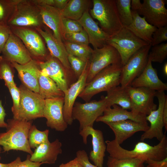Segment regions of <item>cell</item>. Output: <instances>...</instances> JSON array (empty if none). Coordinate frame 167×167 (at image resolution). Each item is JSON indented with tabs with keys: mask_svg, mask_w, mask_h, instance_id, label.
I'll return each mask as SVG.
<instances>
[{
	"mask_svg": "<svg viewBox=\"0 0 167 167\" xmlns=\"http://www.w3.org/2000/svg\"><path fill=\"white\" fill-rule=\"evenodd\" d=\"M125 88L131 99V111L134 113L146 116L156 109L157 105L154 101L156 91L144 87L134 88L131 86Z\"/></svg>",
	"mask_w": 167,
	"mask_h": 167,
	"instance_id": "7c38bea8",
	"label": "cell"
},
{
	"mask_svg": "<svg viewBox=\"0 0 167 167\" xmlns=\"http://www.w3.org/2000/svg\"><path fill=\"white\" fill-rule=\"evenodd\" d=\"M112 106V108L109 107L106 108L103 114L99 117L96 121L105 123L131 120L138 122L148 123L146 116L135 114L116 105H113Z\"/></svg>",
	"mask_w": 167,
	"mask_h": 167,
	"instance_id": "4316f807",
	"label": "cell"
},
{
	"mask_svg": "<svg viewBox=\"0 0 167 167\" xmlns=\"http://www.w3.org/2000/svg\"><path fill=\"white\" fill-rule=\"evenodd\" d=\"M68 60L74 75L77 79L87 66L89 60L86 62L70 54H68Z\"/></svg>",
	"mask_w": 167,
	"mask_h": 167,
	"instance_id": "f35d334b",
	"label": "cell"
},
{
	"mask_svg": "<svg viewBox=\"0 0 167 167\" xmlns=\"http://www.w3.org/2000/svg\"><path fill=\"white\" fill-rule=\"evenodd\" d=\"M163 167H167V165L165 166H164Z\"/></svg>",
	"mask_w": 167,
	"mask_h": 167,
	"instance_id": "680465c9",
	"label": "cell"
},
{
	"mask_svg": "<svg viewBox=\"0 0 167 167\" xmlns=\"http://www.w3.org/2000/svg\"><path fill=\"white\" fill-rule=\"evenodd\" d=\"M2 56L10 62L25 64L32 58L21 40L12 32L4 46Z\"/></svg>",
	"mask_w": 167,
	"mask_h": 167,
	"instance_id": "ac0fdd59",
	"label": "cell"
},
{
	"mask_svg": "<svg viewBox=\"0 0 167 167\" xmlns=\"http://www.w3.org/2000/svg\"><path fill=\"white\" fill-rule=\"evenodd\" d=\"M20 0H0V23L6 24Z\"/></svg>",
	"mask_w": 167,
	"mask_h": 167,
	"instance_id": "e575fe53",
	"label": "cell"
},
{
	"mask_svg": "<svg viewBox=\"0 0 167 167\" xmlns=\"http://www.w3.org/2000/svg\"><path fill=\"white\" fill-rule=\"evenodd\" d=\"M149 54L152 62L162 63L167 56V43H162L151 47Z\"/></svg>",
	"mask_w": 167,
	"mask_h": 167,
	"instance_id": "74e56055",
	"label": "cell"
},
{
	"mask_svg": "<svg viewBox=\"0 0 167 167\" xmlns=\"http://www.w3.org/2000/svg\"><path fill=\"white\" fill-rule=\"evenodd\" d=\"M133 20L125 27L136 36L149 44L152 41V36L157 28L149 24L144 17H141L136 11L131 10Z\"/></svg>",
	"mask_w": 167,
	"mask_h": 167,
	"instance_id": "83f0119b",
	"label": "cell"
},
{
	"mask_svg": "<svg viewBox=\"0 0 167 167\" xmlns=\"http://www.w3.org/2000/svg\"><path fill=\"white\" fill-rule=\"evenodd\" d=\"M146 167H155L151 164H148V165Z\"/></svg>",
	"mask_w": 167,
	"mask_h": 167,
	"instance_id": "9f6ffc18",
	"label": "cell"
},
{
	"mask_svg": "<svg viewBox=\"0 0 167 167\" xmlns=\"http://www.w3.org/2000/svg\"><path fill=\"white\" fill-rule=\"evenodd\" d=\"M38 94L44 99L64 97V93L56 83L49 77L40 72L38 79Z\"/></svg>",
	"mask_w": 167,
	"mask_h": 167,
	"instance_id": "f1b7e54d",
	"label": "cell"
},
{
	"mask_svg": "<svg viewBox=\"0 0 167 167\" xmlns=\"http://www.w3.org/2000/svg\"><path fill=\"white\" fill-rule=\"evenodd\" d=\"M76 157L84 167H97L89 161L87 154L84 150H79L76 153Z\"/></svg>",
	"mask_w": 167,
	"mask_h": 167,
	"instance_id": "bcb514c9",
	"label": "cell"
},
{
	"mask_svg": "<svg viewBox=\"0 0 167 167\" xmlns=\"http://www.w3.org/2000/svg\"><path fill=\"white\" fill-rule=\"evenodd\" d=\"M155 96L158 99L157 109L152 111L146 117V120L150 123L149 129L141 135L140 140L156 138L159 141L163 138L165 134L163 132L164 125L163 119V111L167 96L164 92L156 91Z\"/></svg>",
	"mask_w": 167,
	"mask_h": 167,
	"instance_id": "5bb4252c",
	"label": "cell"
},
{
	"mask_svg": "<svg viewBox=\"0 0 167 167\" xmlns=\"http://www.w3.org/2000/svg\"><path fill=\"white\" fill-rule=\"evenodd\" d=\"M14 69L10 62L0 56V79L3 80L5 84L16 85L14 79Z\"/></svg>",
	"mask_w": 167,
	"mask_h": 167,
	"instance_id": "8d00e7d4",
	"label": "cell"
},
{
	"mask_svg": "<svg viewBox=\"0 0 167 167\" xmlns=\"http://www.w3.org/2000/svg\"><path fill=\"white\" fill-rule=\"evenodd\" d=\"M122 66L121 63L110 65L97 74L79 96L85 102L101 92H107L120 84V76Z\"/></svg>",
	"mask_w": 167,
	"mask_h": 167,
	"instance_id": "3957f363",
	"label": "cell"
},
{
	"mask_svg": "<svg viewBox=\"0 0 167 167\" xmlns=\"http://www.w3.org/2000/svg\"><path fill=\"white\" fill-rule=\"evenodd\" d=\"M12 33L22 41L32 58L37 61L45 60L47 54L43 39L35 29L24 27H10Z\"/></svg>",
	"mask_w": 167,
	"mask_h": 167,
	"instance_id": "8fae6325",
	"label": "cell"
},
{
	"mask_svg": "<svg viewBox=\"0 0 167 167\" xmlns=\"http://www.w3.org/2000/svg\"><path fill=\"white\" fill-rule=\"evenodd\" d=\"M1 151H2V148H1V146H0V154L1 152ZM1 159V157L0 156V160Z\"/></svg>",
	"mask_w": 167,
	"mask_h": 167,
	"instance_id": "6f0895ef",
	"label": "cell"
},
{
	"mask_svg": "<svg viewBox=\"0 0 167 167\" xmlns=\"http://www.w3.org/2000/svg\"><path fill=\"white\" fill-rule=\"evenodd\" d=\"M6 24L10 27H24L36 29L44 28L38 6L32 0H20Z\"/></svg>",
	"mask_w": 167,
	"mask_h": 167,
	"instance_id": "5b68a950",
	"label": "cell"
},
{
	"mask_svg": "<svg viewBox=\"0 0 167 167\" xmlns=\"http://www.w3.org/2000/svg\"><path fill=\"white\" fill-rule=\"evenodd\" d=\"M118 53L121 63L124 66L129 58L142 47L149 44L140 39L125 27L111 36L107 42Z\"/></svg>",
	"mask_w": 167,
	"mask_h": 167,
	"instance_id": "52a82bcc",
	"label": "cell"
},
{
	"mask_svg": "<svg viewBox=\"0 0 167 167\" xmlns=\"http://www.w3.org/2000/svg\"><path fill=\"white\" fill-rule=\"evenodd\" d=\"M64 97L45 99L43 111L47 126L59 131H65L68 125L63 115Z\"/></svg>",
	"mask_w": 167,
	"mask_h": 167,
	"instance_id": "9a60e30c",
	"label": "cell"
},
{
	"mask_svg": "<svg viewBox=\"0 0 167 167\" xmlns=\"http://www.w3.org/2000/svg\"><path fill=\"white\" fill-rule=\"evenodd\" d=\"M62 144L58 139L54 141L42 143L35 149L31 155L30 160L32 162L48 164L55 163L58 156L62 153Z\"/></svg>",
	"mask_w": 167,
	"mask_h": 167,
	"instance_id": "484cf974",
	"label": "cell"
},
{
	"mask_svg": "<svg viewBox=\"0 0 167 167\" xmlns=\"http://www.w3.org/2000/svg\"><path fill=\"white\" fill-rule=\"evenodd\" d=\"M112 105L106 96L99 101L92 100L85 103L75 102L72 110V118L73 120L79 121L80 131L86 127H93L97 119L103 114L106 108Z\"/></svg>",
	"mask_w": 167,
	"mask_h": 167,
	"instance_id": "8992f818",
	"label": "cell"
},
{
	"mask_svg": "<svg viewBox=\"0 0 167 167\" xmlns=\"http://www.w3.org/2000/svg\"><path fill=\"white\" fill-rule=\"evenodd\" d=\"M64 41L75 44L88 45L89 41L87 33L83 30L79 32L74 33L65 32Z\"/></svg>",
	"mask_w": 167,
	"mask_h": 167,
	"instance_id": "ab89813d",
	"label": "cell"
},
{
	"mask_svg": "<svg viewBox=\"0 0 167 167\" xmlns=\"http://www.w3.org/2000/svg\"><path fill=\"white\" fill-rule=\"evenodd\" d=\"M142 7V3L140 0H131V10L139 12Z\"/></svg>",
	"mask_w": 167,
	"mask_h": 167,
	"instance_id": "681fc988",
	"label": "cell"
},
{
	"mask_svg": "<svg viewBox=\"0 0 167 167\" xmlns=\"http://www.w3.org/2000/svg\"><path fill=\"white\" fill-rule=\"evenodd\" d=\"M63 43L68 54L78 57L85 61H88L93 49L88 45L64 41Z\"/></svg>",
	"mask_w": 167,
	"mask_h": 167,
	"instance_id": "1f68e13d",
	"label": "cell"
},
{
	"mask_svg": "<svg viewBox=\"0 0 167 167\" xmlns=\"http://www.w3.org/2000/svg\"><path fill=\"white\" fill-rule=\"evenodd\" d=\"M151 57L148 55L147 65L142 73L132 82L134 88L144 87L156 91L164 92L167 90V84L158 77L156 70L152 64Z\"/></svg>",
	"mask_w": 167,
	"mask_h": 167,
	"instance_id": "cb8c5ba5",
	"label": "cell"
},
{
	"mask_svg": "<svg viewBox=\"0 0 167 167\" xmlns=\"http://www.w3.org/2000/svg\"><path fill=\"white\" fill-rule=\"evenodd\" d=\"M10 163L7 164H3L0 163V167H9Z\"/></svg>",
	"mask_w": 167,
	"mask_h": 167,
	"instance_id": "11a10c76",
	"label": "cell"
},
{
	"mask_svg": "<svg viewBox=\"0 0 167 167\" xmlns=\"http://www.w3.org/2000/svg\"><path fill=\"white\" fill-rule=\"evenodd\" d=\"M152 41L151 43L154 46L167 41V26L157 28L152 36Z\"/></svg>",
	"mask_w": 167,
	"mask_h": 167,
	"instance_id": "7bdbcfd3",
	"label": "cell"
},
{
	"mask_svg": "<svg viewBox=\"0 0 167 167\" xmlns=\"http://www.w3.org/2000/svg\"><path fill=\"white\" fill-rule=\"evenodd\" d=\"M164 0H144L138 13L150 24L157 28L167 26V10Z\"/></svg>",
	"mask_w": 167,
	"mask_h": 167,
	"instance_id": "2e32d148",
	"label": "cell"
},
{
	"mask_svg": "<svg viewBox=\"0 0 167 167\" xmlns=\"http://www.w3.org/2000/svg\"><path fill=\"white\" fill-rule=\"evenodd\" d=\"M69 0H54V7L62 10L66 6Z\"/></svg>",
	"mask_w": 167,
	"mask_h": 167,
	"instance_id": "f907efd6",
	"label": "cell"
},
{
	"mask_svg": "<svg viewBox=\"0 0 167 167\" xmlns=\"http://www.w3.org/2000/svg\"><path fill=\"white\" fill-rule=\"evenodd\" d=\"M30 155H28L26 159L22 161L20 157H17L15 160L10 163L9 167H40L42 163L35 162L31 161Z\"/></svg>",
	"mask_w": 167,
	"mask_h": 167,
	"instance_id": "ee69618b",
	"label": "cell"
},
{
	"mask_svg": "<svg viewBox=\"0 0 167 167\" xmlns=\"http://www.w3.org/2000/svg\"><path fill=\"white\" fill-rule=\"evenodd\" d=\"M88 62L81 75L76 82L69 87L64 93L63 115L64 119L68 125H71L73 122L72 113L74 104L77 97L86 84Z\"/></svg>",
	"mask_w": 167,
	"mask_h": 167,
	"instance_id": "ffe728a7",
	"label": "cell"
},
{
	"mask_svg": "<svg viewBox=\"0 0 167 167\" xmlns=\"http://www.w3.org/2000/svg\"><path fill=\"white\" fill-rule=\"evenodd\" d=\"M163 119L165 131L167 130V99L166 100L163 111Z\"/></svg>",
	"mask_w": 167,
	"mask_h": 167,
	"instance_id": "f5cc1de1",
	"label": "cell"
},
{
	"mask_svg": "<svg viewBox=\"0 0 167 167\" xmlns=\"http://www.w3.org/2000/svg\"><path fill=\"white\" fill-rule=\"evenodd\" d=\"M11 32L10 28L6 24L0 23V54Z\"/></svg>",
	"mask_w": 167,
	"mask_h": 167,
	"instance_id": "f6af8a7d",
	"label": "cell"
},
{
	"mask_svg": "<svg viewBox=\"0 0 167 167\" xmlns=\"http://www.w3.org/2000/svg\"><path fill=\"white\" fill-rule=\"evenodd\" d=\"M131 1V0H116L119 18L123 27L128 26L132 22Z\"/></svg>",
	"mask_w": 167,
	"mask_h": 167,
	"instance_id": "836d02e7",
	"label": "cell"
},
{
	"mask_svg": "<svg viewBox=\"0 0 167 167\" xmlns=\"http://www.w3.org/2000/svg\"><path fill=\"white\" fill-rule=\"evenodd\" d=\"M62 21L65 32L74 33L83 30V27L78 21L63 17Z\"/></svg>",
	"mask_w": 167,
	"mask_h": 167,
	"instance_id": "b9f144b4",
	"label": "cell"
},
{
	"mask_svg": "<svg viewBox=\"0 0 167 167\" xmlns=\"http://www.w3.org/2000/svg\"><path fill=\"white\" fill-rule=\"evenodd\" d=\"M49 130L41 131L33 125L31 126L28 133V140L31 148L35 149L41 144L48 142Z\"/></svg>",
	"mask_w": 167,
	"mask_h": 167,
	"instance_id": "d6a6232c",
	"label": "cell"
},
{
	"mask_svg": "<svg viewBox=\"0 0 167 167\" xmlns=\"http://www.w3.org/2000/svg\"><path fill=\"white\" fill-rule=\"evenodd\" d=\"M8 88L12 98L13 105L11 107L13 118L18 119L19 107L20 102V93L19 88L16 85H14L9 84H5Z\"/></svg>",
	"mask_w": 167,
	"mask_h": 167,
	"instance_id": "60d3db41",
	"label": "cell"
},
{
	"mask_svg": "<svg viewBox=\"0 0 167 167\" xmlns=\"http://www.w3.org/2000/svg\"><path fill=\"white\" fill-rule=\"evenodd\" d=\"M163 71L165 75L166 76L167 75V62H165L163 66Z\"/></svg>",
	"mask_w": 167,
	"mask_h": 167,
	"instance_id": "db71d44e",
	"label": "cell"
},
{
	"mask_svg": "<svg viewBox=\"0 0 167 167\" xmlns=\"http://www.w3.org/2000/svg\"><path fill=\"white\" fill-rule=\"evenodd\" d=\"M90 10L92 18L99 22L101 29L110 37L123 27L118 11L116 0H93Z\"/></svg>",
	"mask_w": 167,
	"mask_h": 167,
	"instance_id": "277c9868",
	"label": "cell"
},
{
	"mask_svg": "<svg viewBox=\"0 0 167 167\" xmlns=\"http://www.w3.org/2000/svg\"><path fill=\"white\" fill-rule=\"evenodd\" d=\"M115 135L114 139L119 145L135 133L147 131L149 126L148 123H142L131 120L106 123Z\"/></svg>",
	"mask_w": 167,
	"mask_h": 167,
	"instance_id": "603a6c76",
	"label": "cell"
},
{
	"mask_svg": "<svg viewBox=\"0 0 167 167\" xmlns=\"http://www.w3.org/2000/svg\"><path fill=\"white\" fill-rule=\"evenodd\" d=\"M6 131L0 133V146L4 152L16 150L27 152L31 155L33 152L28 142V135L32 121L8 119Z\"/></svg>",
	"mask_w": 167,
	"mask_h": 167,
	"instance_id": "7a4b0ae2",
	"label": "cell"
},
{
	"mask_svg": "<svg viewBox=\"0 0 167 167\" xmlns=\"http://www.w3.org/2000/svg\"><path fill=\"white\" fill-rule=\"evenodd\" d=\"M6 115L5 110L2 106V101L0 100V127L6 128L7 123L4 121Z\"/></svg>",
	"mask_w": 167,
	"mask_h": 167,
	"instance_id": "7dc6e473",
	"label": "cell"
},
{
	"mask_svg": "<svg viewBox=\"0 0 167 167\" xmlns=\"http://www.w3.org/2000/svg\"><path fill=\"white\" fill-rule=\"evenodd\" d=\"M38 62L41 73L53 80L65 93L69 87L71 76L61 62L50 54L45 60Z\"/></svg>",
	"mask_w": 167,
	"mask_h": 167,
	"instance_id": "4fadbf2b",
	"label": "cell"
},
{
	"mask_svg": "<svg viewBox=\"0 0 167 167\" xmlns=\"http://www.w3.org/2000/svg\"><path fill=\"white\" fill-rule=\"evenodd\" d=\"M38 6L44 25L52 30L56 39L63 43L64 31L61 10L49 6Z\"/></svg>",
	"mask_w": 167,
	"mask_h": 167,
	"instance_id": "d4e9b609",
	"label": "cell"
},
{
	"mask_svg": "<svg viewBox=\"0 0 167 167\" xmlns=\"http://www.w3.org/2000/svg\"><path fill=\"white\" fill-rule=\"evenodd\" d=\"M87 34L89 43L94 49L100 48L107 44L110 36L99 26L87 10L78 21Z\"/></svg>",
	"mask_w": 167,
	"mask_h": 167,
	"instance_id": "7402d4cb",
	"label": "cell"
},
{
	"mask_svg": "<svg viewBox=\"0 0 167 167\" xmlns=\"http://www.w3.org/2000/svg\"><path fill=\"white\" fill-rule=\"evenodd\" d=\"M106 96L113 105H116L123 109L131 110V99L125 88L116 87L107 92Z\"/></svg>",
	"mask_w": 167,
	"mask_h": 167,
	"instance_id": "4dcf8cb0",
	"label": "cell"
},
{
	"mask_svg": "<svg viewBox=\"0 0 167 167\" xmlns=\"http://www.w3.org/2000/svg\"><path fill=\"white\" fill-rule=\"evenodd\" d=\"M91 1L69 0L65 7L61 10L63 17L78 21L88 10Z\"/></svg>",
	"mask_w": 167,
	"mask_h": 167,
	"instance_id": "f546056e",
	"label": "cell"
},
{
	"mask_svg": "<svg viewBox=\"0 0 167 167\" xmlns=\"http://www.w3.org/2000/svg\"><path fill=\"white\" fill-rule=\"evenodd\" d=\"M45 42L50 54L57 59L67 70L71 76L74 75L68 60V54L64 43L60 42L53 36L45 25L44 28L35 29Z\"/></svg>",
	"mask_w": 167,
	"mask_h": 167,
	"instance_id": "d6986e66",
	"label": "cell"
},
{
	"mask_svg": "<svg viewBox=\"0 0 167 167\" xmlns=\"http://www.w3.org/2000/svg\"><path fill=\"white\" fill-rule=\"evenodd\" d=\"M20 102L17 119L31 121L43 118L45 99L23 84L19 88Z\"/></svg>",
	"mask_w": 167,
	"mask_h": 167,
	"instance_id": "ba28073f",
	"label": "cell"
},
{
	"mask_svg": "<svg viewBox=\"0 0 167 167\" xmlns=\"http://www.w3.org/2000/svg\"><path fill=\"white\" fill-rule=\"evenodd\" d=\"M59 167H84L79 162L77 158L75 157L74 159L71 160L66 163H62Z\"/></svg>",
	"mask_w": 167,
	"mask_h": 167,
	"instance_id": "c3c4849f",
	"label": "cell"
},
{
	"mask_svg": "<svg viewBox=\"0 0 167 167\" xmlns=\"http://www.w3.org/2000/svg\"><path fill=\"white\" fill-rule=\"evenodd\" d=\"M38 6L47 5L54 6V0H32Z\"/></svg>",
	"mask_w": 167,
	"mask_h": 167,
	"instance_id": "816d5d0a",
	"label": "cell"
},
{
	"mask_svg": "<svg viewBox=\"0 0 167 167\" xmlns=\"http://www.w3.org/2000/svg\"><path fill=\"white\" fill-rule=\"evenodd\" d=\"M151 44L141 48L122 66L120 76L121 86H131L132 81L143 71L148 63Z\"/></svg>",
	"mask_w": 167,
	"mask_h": 167,
	"instance_id": "9c48e42d",
	"label": "cell"
},
{
	"mask_svg": "<svg viewBox=\"0 0 167 167\" xmlns=\"http://www.w3.org/2000/svg\"><path fill=\"white\" fill-rule=\"evenodd\" d=\"M145 161L141 159H118L109 156L107 167H144Z\"/></svg>",
	"mask_w": 167,
	"mask_h": 167,
	"instance_id": "d590c367",
	"label": "cell"
},
{
	"mask_svg": "<svg viewBox=\"0 0 167 167\" xmlns=\"http://www.w3.org/2000/svg\"><path fill=\"white\" fill-rule=\"evenodd\" d=\"M11 63L17 70L23 85L30 90L38 93V79L41 71L38 61L32 59L23 65L15 62Z\"/></svg>",
	"mask_w": 167,
	"mask_h": 167,
	"instance_id": "44dd1931",
	"label": "cell"
},
{
	"mask_svg": "<svg viewBox=\"0 0 167 167\" xmlns=\"http://www.w3.org/2000/svg\"><path fill=\"white\" fill-rule=\"evenodd\" d=\"M119 63H121L120 55L111 45L106 44L101 48L94 49L89 61L86 84L107 66Z\"/></svg>",
	"mask_w": 167,
	"mask_h": 167,
	"instance_id": "30bf717a",
	"label": "cell"
},
{
	"mask_svg": "<svg viewBox=\"0 0 167 167\" xmlns=\"http://www.w3.org/2000/svg\"><path fill=\"white\" fill-rule=\"evenodd\" d=\"M106 150L109 156L118 159L139 158L145 162L149 160L159 161L167 157V137L165 133L162 139L152 146L143 141L138 142L133 150L122 148L114 139L105 141Z\"/></svg>",
	"mask_w": 167,
	"mask_h": 167,
	"instance_id": "6da1fadb",
	"label": "cell"
},
{
	"mask_svg": "<svg viewBox=\"0 0 167 167\" xmlns=\"http://www.w3.org/2000/svg\"><path fill=\"white\" fill-rule=\"evenodd\" d=\"M79 134L82 137L84 143L86 144L87 142L88 136H91L92 150L90 153L89 158L97 167H103L106 145L102 131L95 129L93 127L88 126L80 130Z\"/></svg>",
	"mask_w": 167,
	"mask_h": 167,
	"instance_id": "e0dca14e",
	"label": "cell"
}]
</instances>
